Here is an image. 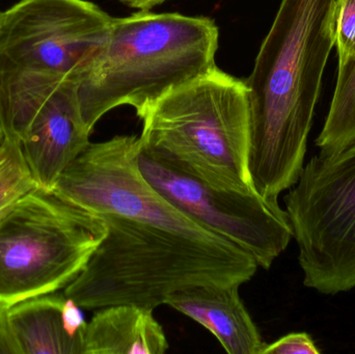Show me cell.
Wrapping results in <instances>:
<instances>
[{
    "label": "cell",
    "mask_w": 355,
    "mask_h": 354,
    "mask_svg": "<svg viewBox=\"0 0 355 354\" xmlns=\"http://www.w3.org/2000/svg\"><path fill=\"white\" fill-rule=\"evenodd\" d=\"M139 139L91 143L54 193L102 218L106 235L64 297L81 309L135 305L155 310L198 285L242 286L259 266L237 245L162 197L137 164Z\"/></svg>",
    "instance_id": "6da1fadb"
},
{
    "label": "cell",
    "mask_w": 355,
    "mask_h": 354,
    "mask_svg": "<svg viewBox=\"0 0 355 354\" xmlns=\"http://www.w3.org/2000/svg\"><path fill=\"white\" fill-rule=\"evenodd\" d=\"M336 0H282L245 80L248 172L254 191L277 200L297 183L335 37Z\"/></svg>",
    "instance_id": "7a4b0ae2"
},
{
    "label": "cell",
    "mask_w": 355,
    "mask_h": 354,
    "mask_svg": "<svg viewBox=\"0 0 355 354\" xmlns=\"http://www.w3.org/2000/svg\"><path fill=\"white\" fill-rule=\"evenodd\" d=\"M218 39L216 23L207 17L150 10L112 17L105 42L73 79L83 122L93 131L124 105L139 116L216 67Z\"/></svg>",
    "instance_id": "3957f363"
},
{
    "label": "cell",
    "mask_w": 355,
    "mask_h": 354,
    "mask_svg": "<svg viewBox=\"0 0 355 354\" xmlns=\"http://www.w3.org/2000/svg\"><path fill=\"white\" fill-rule=\"evenodd\" d=\"M141 145L215 188L254 193L245 80L214 67L139 114Z\"/></svg>",
    "instance_id": "277c9868"
},
{
    "label": "cell",
    "mask_w": 355,
    "mask_h": 354,
    "mask_svg": "<svg viewBox=\"0 0 355 354\" xmlns=\"http://www.w3.org/2000/svg\"><path fill=\"white\" fill-rule=\"evenodd\" d=\"M110 17L87 0H19L0 10V127L20 141L40 97L74 79L105 42Z\"/></svg>",
    "instance_id": "5b68a950"
},
{
    "label": "cell",
    "mask_w": 355,
    "mask_h": 354,
    "mask_svg": "<svg viewBox=\"0 0 355 354\" xmlns=\"http://www.w3.org/2000/svg\"><path fill=\"white\" fill-rule=\"evenodd\" d=\"M105 235L101 218L35 187L0 218V303L66 288Z\"/></svg>",
    "instance_id": "8992f818"
},
{
    "label": "cell",
    "mask_w": 355,
    "mask_h": 354,
    "mask_svg": "<svg viewBox=\"0 0 355 354\" xmlns=\"http://www.w3.org/2000/svg\"><path fill=\"white\" fill-rule=\"evenodd\" d=\"M284 202L304 286L331 297L355 288V143L311 158Z\"/></svg>",
    "instance_id": "52a82bcc"
},
{
    "label": "cell",
    "mask_w": 355,
    "mask_h": 354,
    "mask_svg": "<svg viewBox=\"0 0 355 354\" xmlns=\"http://www.w3.org/2000/svg\"><path fill=\"white\" fill-rule=\"evenodd\" d=\"M137 164L146 180L177 209L243 249L263 269L271 267L293 238L287 212L277 200L256 191L215 188L152 153L141 141Z\"/></svg>",
    "instance_id": "ba28073f"
},
{
    "label": "cell",
    "mask_w": 355,
    "mask_h": 354,
    "mask_svg": "<svg viewBox=\"0 0 355 354\" xmlns=\"http://www.w3.org/2000/svg\"><path fill=\"white\" fill-rule=\"evenodd\" d=\"M91 133L81 116L74 81L56 83L40 104L20 141L37 186L53 191L62 172L89 147Z\"/></svg>",
    "instance_id": "9c48e42d"
},
{
    "label": "cell",
    "mask_w": 355,
    "mask_h": 354,
    "mask_svg": "<svg viewBox=\"0 0 355 354\" xmlns=\"http://www.w3.org/2000/svg\"><path fill=\"white\" fill-rule=\"evenodd\" d=\"M240 286L198 285L181 289L166 305L206 328L229 354H262L266 343L248 313Z\"/></svg>",
    "instance_id": "30bf717a"
},
{
    "label": "cell",
    "mask_w": 355,
    "mask_h": 354,
    "mask_svg": "<svg viewBox=\"0 0 355 354\" xmlns=\"http://www.w3.org/2000/svg\"><path fill=\"white\" fill-rule=\"evenodd\" d=\"M154 310L116 305L96 310L87 322L83 354H164L170 348Z\"/></svg>",
    "instance_id": "8fae6325"
},
{
    "label": "cell",
    "mask_w": 355,
    "mask_h": 354,
    "mask_svg": "<svg viewBox=\"0 0 355 354\" xmlns=\"http://www.w3.org/2000/svg\"><path fill=\"white\" fill-rule=\"evenodd\" d=\"M64 294L41 295L8 309L12 334L22 354H83V340L71 334Z\"/></svg>",
    "instance_id": "7c38bea8"
},
{
    "label": "cell",
    "mask_w": 355,
    "mask_h": 354,
    "mask_svg": "<svg viewBox=\"0 0 355 354\" xmlns=\"http://www.w3.org/2000/svg\"><path fill=\"white\" fill-rule=\"evenodd\" d=\"M355 143V60L338 67L337 82L322 131L320 155H334Z\"/></svg>",
    "instance_id": "4fadbf2b"
},
{
    "label": "cell",
    "mask_w": 355,
    "mask_h": 354,
    "mask_svg": "<svg viewBox=\"0 0 355 354\" xmlns=\"http://www.w3.org/2000/svg\"><path fill=\"white\" fill-rule=\"evenodd\" d=\"M37 186L21 143L4 137L0 145V218Z\"/></svg>",
    "instance_id": "5bb4252c"
},
{
    "label": "cell",
    "mask_w": 355,
    "mask_h": 354,
    "mask_svg": "<svg viewBox=\"0 0 355 354\" xmlns=\"http://www.w3.org/2000/svg\"><path fill=\"white\" fill-rule=\"evenodd\" d=\"M335 46L338 67L355 60V0H336Z\"/></svg>",
    "instance_id": "9a60e30c"
},
{
    "label": "cell",
    "mask_w": 355,
    "mask_h": 354,
    "mask_svg": "<svg viewBox=\"0 0 355 354\" xmlns=\"http://www.w3.org/2000/svg\"><path fill=\"white\" fill-rule=\"evenodd\" d=\"M313 339L306 333H292L271 344H266L262 354H320Z\"/></svg>",
    "instance_id": "2e32d148"
},
{
    "label": "cell",
    "mask_w": 355,
    "mask_h": 354,
    "mask_svg": "<svg viewBox=\"0 0 355 354\" xmlns=\"http://www.w3.org/2000/svg\"><path fill=\"white\" fill-rule=\"evenodd\" d=\"M8 306L0 303V354H22L8 320Z\"/></svg>",
    "instance_id": "e0dca14e"
},
{
    "label": "cell",
    "mask_w": 355,
    "mask_h": 354,
    "mask_svg": "<svg viewBox=\"0 0 355 354\" xmlns=\"http://www.w3.org/2000/svg\"><path fill=\"white\" fill-rule=\"evenodd\" d=\"M125 6L139 10H150L155 6L164 3L168 0H119Z\"/></svg>",
    "instance_id": "ac0fdd59"
},
{
    "label": "cell",
    "mask_w": 355,
    "mask_h": 354,
    "mask_svg": "<svg viewBox=\"0 0 355 354\" xmlns=\"http://www.w3.org/2000/svg\"><path fill=\"white\" fill-rule=\"evenodd\" d=\"M4 139L3 131H2L1 127H0V145H1L2 141Z\"/></svg>",
    "instance_id": "d6986e66"
}]
</instances>
